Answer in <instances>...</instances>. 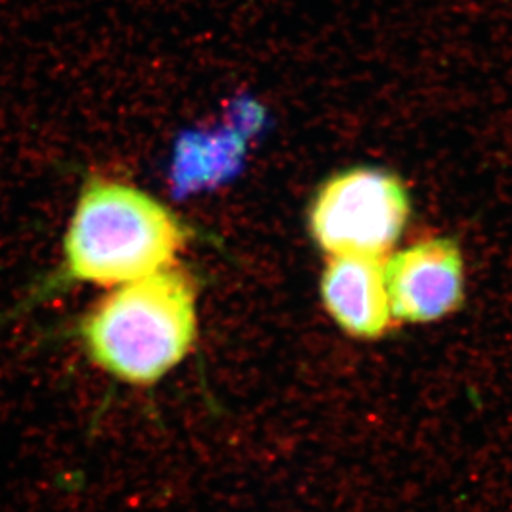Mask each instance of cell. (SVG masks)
Segmentation results:
<instances>
[{
    "label": "cell",
    "mask_w": 512,
    "mask_h": 512,
    "mask_svg": "<svg viewBox=\"0 0 512 512\" xmlns=\"http://www.w3.org/2000/svg\"><path fill=\"white\" fill-rule=\"evenodd\" d=\"M393 317L426 324L463 302V257L451 239H430L398 252L385 264Z\"/></svg>",
    "instance_id": "277c9868"
},
{
    "label": "cell",
    "mask_w": 512,
    "mask_h": 512,
    "mask_svg": "<svg viewBox=\"0 0 512 512\" xmlns=\"http://www.w3.org/2000/svg\"><path fill=\"white\" fill-rule=\"evenodd\" d=\"M189 229L163 201L135 184L88 179L63 236L55 284L115 285L179 264Z\"/></svg>",
    "instance_id": "7a4b0ae2"
},
{
    "label": "cell",
    "mask_w": 512,
    "mask_h": 512,
    "mask_svg": "<svg viewBox=\"0 0 512 512\" xmlns=\"http://www.w3.org/2000/svg\"><path fill=\"white\" fill-rule=\"evenodd\" d=\"M244 153L237 133H194L184 138L174 158L173 184L179 194L213 188L236 171Z\"/></svg>",
    "instance_id": "8992f818"
},
{
    "label": "cell",
    "mask_w": 512,
    "mask_h": 512,
    "mask_svg": "<svg viewBox=\"0 0 512 512\" xmlns=\"http://www.w3.org/2000/svg\"><path fill=\"white\" fill-rule=\"evenodd\" d=\"M78 322L88 360L116 382L155 387L198 339V289L183 267L115 285Z\"/></svg>",
    "instance_id": "6da1fadb"
},
{
    "label": "cell",
    "mask_w": 512,
    "mask_h": 512,
    "mask_svg": "<svg viewBox=\"0 0 512 512\" xmlns=\"http://www.w3.org/2000/svg\"><path fill=\"white\" fill-rule=\"evenodd\" d=\"M320 290L325 309L352 337L380 339L392 327L382 257H330Z\"/></svg>",
    "instance_id": "5b68a950"
},
{
    "label": "cell",
    "mask_w": 512,
    "mask_h": 512,
    "mask_svg": "<svg viewBox=\"0 0 512 512\" xmlns=\"http://www.w3.org/2000/svg\"><path fill=\"white\" fill-rule=\"evenodd\" d=\"M410 198L387 171L357 168L330 178L310 208L315 242L330 257H385L400 239Z\"/></svg>",
    "instance_id": "3957f363"
}]
</instances>
